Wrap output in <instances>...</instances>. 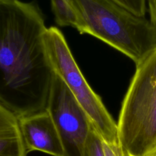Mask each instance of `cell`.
<instances>
[{"mask_svg": "<svg viewBox=\"0 0 156 156\" xmlns=\"http://www.w3.org/2000/svg\"><path fill=\"white\" fill-rule=\"evenodd\" d=\"M104 156H121L124 153L119 143L109 144L102 140Z\"/></svg>", "mask_w": 156, "mask_h": 156, "instance_id": "8fae6325", "label": "cell"}, {"mask_svg": "<svg viewBox=\"0 0 156 156\" xmlns=\"http://www.w3.org/2000/svg\"><path fill=\"white\" fill-rule=\"evenodd\" d=\"M55 23L60 26L77 29L79 19L70 0H51Z\"/></svg>", "mask_w": 156, "mask_h": 156, "instance_id": "ba28073f", "label": "cell"}, {"mask_svg": "<svg viewBox=\"0 0 156 156\" xmlns=\"http://www.w3.org/2000/svg\"><path fill=\"white\" fill-rule=\"evenodd\" d=\"M18 121L27 152L37 151L53 156H64L59 134L46 110L18 118Z\"/></svg>", "mask_w": 156, "mask_h": 156, "instance_id": "8992f818", "label": "cell"}, {"mask_svg": "<svg viewBox=\"0 0 156 156\" xmlns=\"http://www.w3.org/2000/svg\"><path fill=\"white\" fill-rule=\"evenodd\" d=\"M83 156H104L102 140L93 126L85 144Z\"/></svg>", "mask_w": 156, "mask_h": 156, "instance_id": "9c48e42d", "label": "cell"}, {"mask_svg": "<svg viewBox=\"0 0 156 156\" xmlns=\"http://www.w3.org/2000/svg\"><path fill=\"white\" fill-rule=\"evenodd\" d=\"M35 2L0 0V103L18 118L46 110L55 71Z\"/></svg>", "mask_w": 156, "mask_h": 156, "instance_id": "6da1fadb", "label": "cell"}, {"mask_svg": "<svg viewBox=\"0 0 156 156\" xmlns=\"http://www.w3.org/2000/svg\"><path fill=\"white\" fill-rule=\"evenodd\" d=\"M121 156H128V155H125V154H124V153H123Z\"/></svg>", "mask_w": 156, "mask_h": 156, "instance_id": "4fadbf2b", "label": "cell"}, {"mask_svg": "<svg viewBox=\"0 0 156 156\" xmlns=\"http://www.w3.org/2000/svg\"><path fill=\"white\" fill-rule=\"evenodd\" d=\"M149 6L150 20L156 24V0H147Z\"/></svg>", "mask_w": 156, "mask_h": 156, "instance_id": "7c38bea8", "label": "cell"}, {"mask_svg": "<svg viewBox=\"0 0 156 156\" xmlns=\"http://www.w3.org/2000/svg\"><path fill=\"white\" fill-rule=\"evenodd\" d=\"M134 14L144 16L147 10V0H114Z\"/></svg>", "mask_w": 156, "mask_h": 156, "instance_id": "30bf717a", "label": "cell"}, {"mask_svg": "<svg viewBox=\"0 0 156 156\" xmlns=\"http://www.w3.org/2000/svg\"><path fill=\"white\" fill-rule=\"evenodd\" d=\"M80 34L91 35L130 58L135 65L156 46V24L114 0H70Z\"/></svg>", "mask_w": 156, "mask_h": 156, "instance_id": "7a4b0ae2", "label": "cell"}, {"mask_svg": "<svg viewBox=\"0 0 156 156\" xmlns=\"http://www.w3.org/2000/svg\"><path fill=\"white\" fill-rule=\"evenodd\" d=\"M46 110L59 134L64 156H83L92 125L67 85L55 73Z\"/></svg>", "mask_w": 156, "mask_h": 156, "instance_id": "5b68a950", "label": "cell"}, {"mask_svg": "<svg viewBox=\"0 0 156 156\" xmlns=\"http://www.w3.org/2000/svg\"><path fill=\"white\" fill-rule=\"evenodd\" d=\"M44 39L55 73L67 85L96 132L107 144L119 143L117 124L82 74L62 31L51 26Z\"/></svg>", "mask_w": 156, "mask_h": 156, "instance_id": "277c9868", "label": "cell"}, {"mask_svg": "<svg viewBox=\"0 0 156 156\" xmlns=\"http://www.w3.org/2000/svg\"><path fill=\"white\" fill-rule=\"evenodd\" d=\"M117 126L126 155L156 156V46L136 64Z\"/></svg>", "mask_w": 156, "mask_h": 156, "instance_id": "3957f363", "label": "cell"}, {"mask_svg": "<svg viewBox=\"0 0 156 156\" xmlns=\"http://www.w3.org/2000/svg\"><path fill=\"white\" fill-rule=\"evenodd\" d=\"M18 118L0 103V156H27Z\"/></svg>", "mask_w": 156, "mask_h": 156, "instance_id": "52a82bcc", "label": "cell"}]
</instances>
